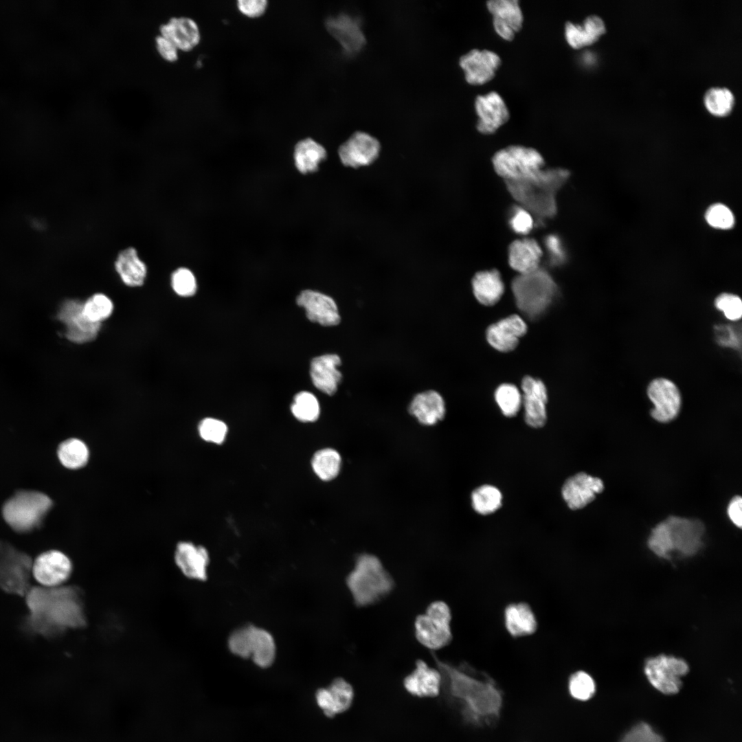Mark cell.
I'll return each instance as SVG.
<instances>
[{
    "mask_svg": "<svg viewBox=\"0 0 742 742\" xmlns=\"http://www.w3.org/2000/svg\"><path fill=\"white\" fill-rule=\"evenodd\" d=\"M431 655L441 675L440 693L463 723L477 728L495 726L503 706V692L495 681L467 664L456 666L434 652Z\"/></svg>",
    "mask_w": 742,
    "mask_h": 742,
    "instance_id": "obj_1",
    "label": "cell"
},
{
    "mask_svg": "<svg viewBox=\"0 0 742 742\" xmlns=\"http://www.w3.org/2000/svg\"><path fill=\"white\" fill-rule=\"evenodd\" d=\"M32 629L50 637L67 629L82 627L85 614L76 587L32 586L24 596Z\"/></svg>",
    "mask_w": 742,
    "mask_h": 742,
    "instance_id": "obj_2",
    "label": "cell"
},
{
    "mask_svg": "<svg viewBox=\"0 0 742 742\" xmlns=\"http://www.w3.org/2000/svg\"><path fill=\"white\" fill-rule=\"evenodd\" d=\"M570 177L562 168L542 170L532 179L505 181L513 197L530 213L552 218L556 213V194Z\"/></svg>",
    "mask_w": 742,
    "mask_h": 742,
    "instance_id": "obj_3",
    "label": "cell"
},
{
    "mask_svg": "<svg viewBox=\"0 0 742 742\" xmlns=\"http://www.w3.org/2000/svg\"><path fill=\"white\" fill-rule=\"evenodd\" d=\"M346 586L354 604L360 607L374 605L390 594L394 581L380 559L374 555L361 554L347 575Z\"/></svg>",
    "mask_w": 742,
    "mask_h": 742,
    "instance_id": "obj_4",
    "label": "cell"
},
{
    "mask_svg": "<svg viewBox=\"0 0 742 742\" xmlns=\"http://www.w3.org/2000/svg\"><path fill=\"white\" fill-rule=\"evenodd\" d=\"M512 291L519 309L530 319L543 314L552 303L556 285L544 269L519 274L512 281Z\"/></svg>",
    "mask_w": 742,
    "mask_h": 742,
    "instance_id": "obj_5",
    "label": "cell"
},
{
    "mask_svg": "<svg viewBox=\"0 0 742 742\" xmlns=\"http://www.w3.org/2000/svg\"><path fill=\"white\" fill-rule=\"evenodd\" d=\"M52 506V499L43 493L20 491L5 502L2 514L14 531L26 533L41 526Z\"/></svg>",
    "mask_w": 742,
    "mask_h": 742,
    "instance_id": "obj_6",
    "label": "cell"
},
{
    "mask_svg": "<svg viewBox=\"0 0 742 742\" xmlns=\"http://www.w3.org/2000/svg\"><path fill=\"white\" fill-rule=\"evenodd\" d=\"M492 163L497 174L505 181H520L537 177L545 164L535 148L514 145L495 153Z\"/></svg>",
    "mask_w": 742,
    "mask_h": 742,
    "instance_id": "obj_7",
    "label": "cell"
},
{
    "mask_svg": "<svg viewBox=\"0 0 742 742\" xmlns=\"http://www.w3.org/2000/svg\"><path fill=\"white\" fill-rule=\"evenodd\" d=\"M451 611L444 601L430 603L424 614L414 621L416 640L425 647L434 651L448 645L452 640Z\"/></svg>",
    "mask_w": 742,
    "mask_h": 742,
    "instance_id": "obj_8",
    "label": "cell"
},
{
    "mask_svg": "<svg viewBox=\"0 0 742 742\" xmlns=\"http://www.w3.org/2000/svg\"><path fill=\"white\" fill-rule=\"evenodd\" d=\"M32 562L30 555L0 540V589L24 597L32 587Z\"/></svg>",
    "mask_w": 742,
    "mask_h": 742,
    "instance_id": "obj_9",
    "label": "cell"
},
{
    "mask_svg": "<svg viewBox=\"0 0 742 742\" xmlns=\"http://www.w3.org/2000/svg\"><path fill=\"white\" fill-rule=\"evenodd\" d=\"M689 671L683 659L660 655L649 658L644 664V674L649 683L659 692L668 695L677 693L682 685V678Z\"/></svg>",
    "mask_w": 742,
    "mask_h": 742,
    "instance_id": "obj_10",
    "label": "cell"
},
{
    "mask_svg": "<svg viewBox=\"0 0 742 742\" xmlns=\"http://www.w3.org/2000/svg\"><path fill=\"white\" fill-rule=\"evenodd\" d=\"M73 572L69 557L57 550H49L38 555L32 562V575L38 585L57 587L64 585Z\"/></svg>",
    "mask_w": 742,
    "mask_h": 742,
    "instance_id": "obj_11",
    "label": "cell"
},
{
    "mask_svg": "<svg viewBox=\"0 0 742 742\" xmlns=\"http://www.w3.org/2000/svg\"><path fill=\"white\" fill-rule=\"evenodd\" d=\"M664 521L668 528L674 551L690 556L700 550L705 530L701 521L675 516L668 517Z\"/></svg>",
    "mask_w": 742,
    "mask_h": 742,
    "instance_id": "obj_12",
    "label": "cell"
},
{
    "mask_svg": "<svg viewBox=\"0 0 742 742\" xmlns=\"http://www.w3.org/2000/svg\"><path fill=\"white\" fill-rule=\"evenodd\" d=\"M647 394L654 405L651 411L653 418L660 423H668L677 417L682 398L673 382L664 378L654 379L648 387Z\"/></svg>",
    "mask_w": 742,
    "mask_h": 742,
    "instance_id": "obj_13",
    "label": "cell"
},
{
    "mask_svg": "<svg viewBox=\"0 0 742 742\" xmlns=\"http://www.w3.org/2000/svg\"><path fill=\"white\" fill-rule=\"evenodd\" d=\"M82 302L67 300L62 304L58 313V319L65 325L67 338L76 344L93 341L102 326L87 320L82 313Z\"/></svg>",
    "mask_w": 742,
    "mask_h": 742,
    "instance_id": "obj_14",
    "label": "cell"
},
{
    "mask_svg": "<svg viewBox=\"0 0 742 742\" xmlns=\"http://www.w3.org/2000/svg\"><path fill=\"white\" fill-rule=\"evenodd\" d=\"M380 150V143L375 137L357 131L340 146L338 155L344 166L357 168L372 164L378 158Z\"/></svg>",
    "mask_w": 742,
    "mask_h": 742,
    "instance_id": "obj_15",
    "label": "cell"
},
{
    "mask_svg": "<svg viewBox=\"0 0 742 742\" xmlns=\"http://www.w3.org/2000/svg\"><path fill=\"white\" fill-rule=\"evenodd\" d=\"M325 25L347 55L358 54L366 44L361 22L357 16L341 13L328 17Z\"/></svg>",
    "mask_w": 742,
    "mask_h": 742,
    "instance_id": "obj_16",
    "label": "cell"
},
{
    "mask_svg": "<svg viewBox=\"0 0 742 742\" xmlns=\"http://www.w3.org/2000/svg\"><path fill=\"white\" fill-rule=\"evenodd\" d=\"M501 62L500 57L493 51L474 49L460 57L459 65L469 84L482 85L495 77Z\"/></svg>",
    "mask_w": 742,
    "mask_h": 742,
    "instance_id": "obj_17",
    "label": "cell"
},
{
    "mask_svg": "<svg viewBox=\"0 0 742 742\" xmlns=\"http://www.w3.org/2000/svg\"><path fill=\"white\" fill-rule=\"evenodd\" d=\"M474 105L478 117L476 128L484 135L495 133L509 120L508 109L501 95L495 91L477 95Z\"/></svg>",
    "mask_w": 742,
    "mask_h": 742,
    "instance_id": "obj_18",
    "label": "cell"
},
{
    "mask_svg": "<svg viewBox=\"0 0 742 742\" xmlns=\"http://www.w3.org/2000/svg\"><path fill=\"white\" fill-rule=\"evenodd\" d=\"M603 490L604 484L601 479L580 472L565 480L561 494L571 510H578L594 501Z\"/></svg>",
    "mask_w": 742,
    "mask_h": 742,
    "instance_id": "obj_19",
    "label": "cell"
},
{
    "mask_svg": "<svg viewBox=\"0 0 742 742\" xmlns=\"http://www.w3.org/2000/svg\"><path fill=\"white\" fill-rule=\"evenodd\" d=\"M521 389L526 423L533 428L543 427L547 420L548 402L545 384L540 379L526 376L522 379Z\"/></svg>",
    "mask_w": 742,
    "mask_h": 742,
    "instance_id": "obj_20",
    "label": "cell"
},
{
    "mask_svg": "<svg viewBox=\"0 0 742 742\" xmlns=\"http://www.w3.org/2000/svg\"><path fill=\"white\" fill-rule=\"evenodd\" d=\"M296 302L305 309L307 318L312 322L324 326H334L341 321L336 302L327 295L304 290L298 295Z\"/></svg>",
    "mask_w": 742,
    "mask_h": 742,
    "instance_id": "obj_21",
    "label": "cell"
},
{
    "mask_svg": "<svg viewBox=\"0 0 742 742\" xmlns=\"http://www.w3.org/2000/svg\"><path fill=\"white\" fill-rule=\"evenodd\" d=\"M486 7L493 16L495 32L504 40L511 41L522 27L524 16L517 0H491Z\"/></svg>",
    "mask_w": 742,
    "mask_h": 742,
    "instance_id": "obj_22",
    "label": "cell"
},
{
    "mask_svg": "<svg viewBox=\"0 0 742 742\" xmlns=\"http://www.w3.org/2000/svg\"><path fill=\"white\" fill-rule=\"evenodd\" d=\"M525 321L514 314L490 325L486 331L488 344L495 350L507 352L513 350L519 339L527 332Z\"/></svg>",
    "mask_w": 742,
    "mask_h": 742,
    "instance_id": "obj_23",
    "label": "cell"
},
{
    "mask_svg": "<svg viewBox=\"0 0 742 742\" xmlns=\"http://www.w3.org/2000/svg\"><path fill=\"white\" fill-rule=\"evenodd\" d=\"M174 558L177 567L186 577L201 581L207 579L210 556L204 546L181 541L176 546Z\"/></svg>",
    "mask_w": 742,
    "mask_h": 742,
    "instance_id": "obj_24",
    "label": "cell"
},
{
    "mask_svg": "<svg viewBox=\"0 0 742 742\" xmlns=\"http://www.w3.org/2000/svg\"><path fill=\"white\" fill-rule=\"evenodd\" d=\"M315 697L317 703L324 715L328 717H333L350 708L354 698V690L350 683L343 678L337 677L328 688L318 689Z\"/></svg>",
    "mask_w": 742,
    "mask_h": 742,
    "instance_id": "obj_25",
    "label": "cell"
},
{
    "mask_svg": "<svg viewBox=\"0 0 742 742\" xmlns=\"http://www.w3.org/2000/svg\"><path fill=\"white\" fill-rule=\"evenodd\" d=\"M403 686L413 696L437 697L440 693V673L437 668H432L425 661L417 660L415 668L404 678Z\"/></svg>",
    "mask_w": 742,
    "mask_h": 742,
    "instance_id": "obj_26",
    "label": "cell"
},
{
    "mask_svg": "<svg viewBox=\"0 0 742 742\" xmlns=\"http://www.w3.org/2000/svg\"><path fill=\"white\" fill-rule=\"evenodd\" d=\"M159 34L172 41L179 51L189 52L201 41L196 22L188 16H173L159 27Z\"/></svg>",
    "mask_w": 742,
    "mask_h": 742,
    "instance_id": "obj_27",
    "label": "cell"
},
{
    "mask_svg": "<svg viewBox=\"0 0 742 742\" xmlns=\"http://www.w3.org/2000/svg\"><path fill=\"white\" fill-rule=\"evenodd\" d=\"M341 363L340 357L336 354L313 358L311 362L310 375L315 387L329 396L335 394L342 378L341 372L337 369Z\"/></svg>",
    "mask_w": 742,
    "mask_h": 742,
    "instance_id": "obj_28",
    "label": "cell"
},
{
    "mask_svg": "<svg viewBox=\"0 0 742 742\" xmlns=\"http://www.w3.org/2000/svg\"><path fill=\"white\" fill-rule=\"evenodd\" d=\"M114 268L121 281L129 287L142 286L148 275V267L134 247L119 251Z\"/></svg>",
    "mask_w": 742,
    "mask_h": 742,
    "instance_id": "obj_29",
    "label": "cell"
},
{
    "mask_svg": "<svg viewBox=\"0 0 742 742\" xmlns=\"http://www.w3.org/2000/svg\"><path fill=\"white\" fill-rule=\"evenodd\" d=\"M542 256V249L533 238L515 240L508 247L509 265L519 274L538 269Z\"/></svg>",
    "mask_w": 742,
    "mask_h": 742,
    "instance_id": "obj_30",
    "label": "cell"
},
{
    "mask_svg": "<svg viewBox=\"0 0 742 742\" xmlns=\"http://www.w3.org/2000/svg\"><path fill=\"white\" fill-rule=\"evenodd\" d=\"M409 412L420 423L432 425L444 418L446 409L442 396L435 390H427L417 394L412 400Z\"/></svg>",
    "mask_w": 742,
    "mask_h": 742,
    "instance_id": "obj_31",
    "label": "cell"
},
{
    "mask_svg": "<svg viewBox=\"0 0 742 742\" xmlns=\"http://www.w3.org/2000/svg\"><path fill=\"white\" fill-rule=\"evenodd\" d=\"M606 30L603 20L597 15L587 16L582 24L567 22L565 37L567 44L578 49L596 43Z\"/></svg>",
    "mask_w": 742,
    "mask_h": 742,
    "instance_id": "obj_32",
    "label": "cell"
},
{
    "mask_svg": "<svg viewBox=\"0 0 742 742\" xmlns=\"http://www.w3.org/2000/svg\"><path fill=\"white\" fill-rule=\"evenodd\" d=\"M505 627L513 637L533 634L537 629V622L533 611L526 603H511L504 610Z\"/></svg>",
    "mask_w": 742,
    "mask_h": 742,
    "instance_id": "obj_33",
    "label": "cell"
},
{
    "mask_svg": "<svg viewBox=\"0 0 742 742\" xmlns=\"http://www.w3.org/2000/svg\"><path fill=\"white\" fill-rule=\"evenodd\" d=\"M472 288L475 297L485 306L497 303L504 292V284L497 269L476 273L472 279Z\"/></svg>",
    "mask_w": 742,
    "mask_h": 742,
    "instance_id": "obj_34",
    "label": "cell"
},
{
    "mask_svg": "<svg viewBox=\"0 0 742 742\" xmlns=\"http://www.w3.org/2000/svg\"><path fill=\"white\" fill-rule=\"evenodd\" d=\"M323 146L311 138L298 142L294 148L293 157L297 169L303 174L317 170L319 164L326 157Z\"/></svg>",
    "mask_w": 742,
    "mask_h": 742,
    "instance_id": "obj_35",
    "label": "cell"
},
{
    "mask_svg": "<svg viewBox=\"0 0 742 742\" xmlns=\"http://www.w3.org/2000/svg\"><path fill=\"white\" fill-rule=\"evenodd\" d=\"M251 653L254 663L261 667L270 666L276 657V643L271 634L264 629L251 625Z\"/></svg>",
    "mask_w": 742,
    "mask_h": 742,
    "instance_id": "obj_36",
    "label": "cell"
},
{
    "mask_svg": "<svg viewBox=\"0 0 742 742\" xmlns=\"http://www.w3.org/2000/svg\"><path fill=\"white\" fill-rule=\"evenodd\" d=\"M340 454L334 449L317 450L312 456L311 465L314 473L323 481L335 479L341 469Z\"/></svg>",
    "mask_w": 742,
    "mask_h": 742,
    "instance_id": "obj_37",
    "label": "cell"
},
{
    "mask_svg": "<svg viewBox=\"0 0 742 742\" xmlns=\"http://www.w3.org/2000/svg\"><path fill=\"white\" fill-rule=\"evenodd\" d=\"M57 456L65 467L69 469H78L87 463L89 451L87 445L81 440L69 438L59 445Z\"/></svg>",
    "mask_w": 742,
    "mask_h": 742,
    "instance_id": "obj_38",
    "label": "cell"
},
{
    "mask_svg": "<svg viewBox=\"0 0 742 742\" xmlns=\"http://www.w3.org/2000/svg\"><path fill=\"white\" fill-rule=\"evenodd\" d=\"M471 503L476 513L482 515H488L495 513L501 507L502 494L495 486L484 484L473 491Z\"/></svg>",
    "mask_w": 742,
    "mask_h": 742,
    "instance_id": "obj_39",
    "label": "cell"
},
{
    "mask_svg": "<svg viewBox=\"0 0 742 742\" xmlns=\"http://www.w3.org/2000/svg\"><path fill=\"white\" fill-rule=\"evenodd\" d=\"M114 305L111 299L102 293H96L82 302V311L89 322L101 324L112 315Z\"/></svg>",
    "mask_w": 742,
    "mask_h": 742,
    "instance_id": "obj_40",
    "label": "cell"
},
{
    "mask_svg": "<svg viewBox=\"0 0 742 742\" xmlns=\"http://www.w3.org/2000/svg\"><path fill=\"white\" fill-rule=\"evenodd\" d=\"M293 416L302 423H313L317 420L320 414V407L317 398L309 392L302 391L293 398L291 405Z\"/></svg>",
    "mask_w": 742,
    "mask_h": 742,
    "instance_id": "obj_41",
    "label": "cell"
},
{
    "mask_svg": "<svg viewBox=\"0 0 742 742\" xmlns=\"http://www.w3.org/2000/svg\"><path fill=\"white\" fill-rule=\"evenodd\" d=\"M495 401L502 414L506 417H514L522 405V395L513 384L500 385L495 392Z\"/></svg>",
    "mask_w": 742,
    "mask_h": 742,
    "instance_id": "obj_42",
    "label": "cell"
},
{
    "mask_svg": "<svg viewBox=\"0 0 742 742\" xmlns=\"http://www.w3.org/2000/svg\"><path fill=\"white\" fill-rule=\"evenodd\" d=\"M708 111L717 116L728 115L733 107L734 98L727 88L712 87L708 89L704 98Z\"/></svg>",
    "mask_w": 742,
    "mask_h": 742,
    "instance_id": "obj_43",
    "label": "cell"
},
{
    "mask_svg": "<svg viewBox=\"0 0 742 742\" xmlns=\"http://www.w3.org/2000/svg\"><path fill=\"white\" fill-rule=\"evenodd\" d=\"M568 690L572 698L585 701L594 695L596 684L589 674L583 671H578L570 676Z\"/></svg>",
    "mask_w": 742,
    "mask_h": 742,
    "instance_id": "obj_44",
    "label": "cell"
},
{
    "mask_svg": "<svg viewBox=\"0 0 742 742\" xmlns=\"http://www.w3.org/2000/svg\"><path fill=\"white\" fill-rule=\"evenodd\" d=\"M649 549L657 556L669 559L673 552L667 524L665 521L653 528L648 539Z\"/></svg>",
    "mask_w": 742,
    "mask_h": 742,
    "instance_id": "obj_45",
    "label": "cell"
},
{
    "mask_svg": "<svg viewBox=\"0 0 742 742\" xmlns=\"http://www.w3.org/2000/svg\"><path fill=\"white\" fill-rule=\"evenodd\" d=\"M170 286L175 294L183 297L194 295L197 290L196 279L193 272L184 267H178L172 271Z\"/></svg>",
    "mask_w": 742,
    "mask_h": 742,
    "instance_id": "obj_46",
    "label": "cell"
},
{
    "mask_svg": "<svg viewBox=\"0 0 742 742\" xmlns=\"http://www.w3.org/2000/svg\"><path fill=\"white\" fill-rule=\"evenodd\" d=\"M198 431L205 441L221 445L226 440L228 427L223 421L214 418H203L199 424Z\"/></svg>",
    "mask_w": 742,
    "mask_h": 742,
    "instance_id": "obj_47",
    "label": "cell"
},
{
    "mask_svg": "<svg viewBox=\"0 0 742 742\" xmlns=\"http://www.w3.org/2000/svg\"><path fill=\"white\" fill-rule=\"evenodd\" d=\"M251 625L234 631L229 638V650L241 657H249L251 653Z\"/></svg>",
    "mask_w": 742,
    "mask_h": 742,
    "instance_id": "obj_48",
    "label": "cell"
},
{
    "mask_svg": "<svg viewBox=\"0 0 742 742\" xmlns=\"http://www.w3.org/2000/svg\"><path fill=\"white\" fill-rule=\"evenodd\" d=\"M705 218L712 227L721 229L731 228L734 223V217L732 211L722 203L712 205L707 210Z\"/></svg>",
    "mask_w": 742,
    "mask_h": 742,
    "instance_id": "obj_49",
    "label": "cell"
},
{
    "mask_svg": "<svg viewBox=\"0 0 742 742\" xmlns=\"http://www.w3.org/2000/svg\"><path fill=\"white\" fill-rule=\"evenodd\" d=\"M620 742H664V739L649 724L640 722L633 726Z\"/></svg>",
    "mask_w": 742,
    "mask_h": 742,
    "instance_id": "obj_50",
    "label": "cell"
},
{
    "mask_svg": "<svg viewBox=\"0 0 742 742\" xmlns=\"http://www.w3.org/2000/svg\"><path fill=\"white\" fill-rule=\"evenodd\" d=\"M715 304L728 319L736 321L741 317L742 302L736 295L722 293L716 298Z\"/></svg>",
    "mask_w": 742,
    "mask_h": 742,
    "instance_id": "obj_51",
    "label": "cell"
},
{
    "mask_svg": "<svg viewBox=\"0 0 742 742\" xmlns=\"http://www.w3.org/2000/svg\"><path fill=\"white\" fill-rule=\"evenodd\" d=\"M533 218L531 214L523 207L513 208L509 224L513 231L518 234L526 235L533 228Z\"/></svg>",
    "mask_w": 742,
    "mask_h": 742,
    "instance_id": "obj_52",
    "label": "cell"
},
{
    "mask_svg": "<svg viewBox=\"0 0 742 742\" xmlns=\"http://www.w3.org/2000/svg\"><path fill=\"white\" fill-rule=\"evenodd\" d=\"M155 46L160 57L168 63H175L179 58V50L167 38L159 34L155 38Z\"/></svg>",
    "mask_w": 742,
    "mask_h": 742,
    "instance_id": "obj_53",
    "label": "cell"
},
{
    "mask_svg": "<svg viewBox=\"0 0 742 742\" xmlns=\"http://www.w3.org/2000/svg\"><path fill=\"white\" fill-rule=\"evenodd\" d=\"M545 244L552 264L559 265L565 262L566 253L559 236L556 235L548 236L545 239Z\"/></svg>",
    "mask_w": 742,
    "mask_h": 742,
    "instance_id": "obj_54",
    "label": "cell"
},
{
    "mask_svg": "<svg viewBox=\"0 0 742 742\" xmlns=\"http://www.w3.org/2000/svg\"><path fill=\"white\" fill-rule=\"evenodd\" d=\"M268 2L266 0H238V10L245 16L256 18L262 16L267 10Z\"/></svg>",
    "mask_w": 742,
    "mask_h": 742,
    "instance_id": "obj_55",
    "label": "cell"
},
{
    "mask_svg": "<svg viewBox=\"0 0 742 742\" xmlns=\"http://www.w3.org/2000/svg\"><path fill=\"white\" fill-rule=\"evenodd\" d=\"M742 499L740 496L734 497L728 506V515L732 522L738 528L742 526Z\"/></svg>",
    "mask_w": 742,
    "mask_h": 742,
    "instance_id": "obj_56",
    "label": "cell"
},
{
    "mask_svg": "<svg viewBox=\"0 0 742 742\" xmlns=\"http://www.w3.org/2000/svg\"><path fill=\"white\" fill-rule=\"evenodd\" d=\"M725 329L726 330L727 336L718 338L719 344L734 348H740V336H738L737 333L734 330L735 329L730 326H725Z\"/></svg>",
    "mask_w": 742,
    "mask_h": 742,
    "instance_id": "obj_57",
    "label": "cell"
}]
</instances>
